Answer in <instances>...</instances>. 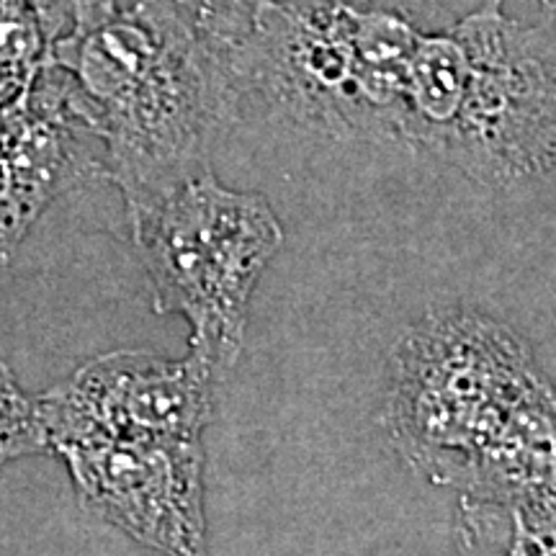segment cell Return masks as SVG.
<instances>
[{
	"label": "cell",
	"mask_w": 556,
	"mask_h": 556,
	"mask_svg": "<svg viewBox=\"0 0 556 556\" xmlns=\"http://www.w3.org/2000/svg\"><path fill=\"white\" fill-rule=\"evenodd\" d=\"M47 428L39 400L26 394L9 366L0 361V469L18 458L47 454Z\"/></svg>",
	"instance_id": "cell-9"
},
{
	"label": "cell",
	"mask_w": 556,
	"mask_h": 556,
	"mask_svg": "<svg viewBox=\"0 0 556 556\" xmlns=\"http://www.w3.org/2000/svg\"><path fill=\"white\" fill-rule=\"evenodd\" d=\"M402 144L492 189L556 168V37L482 0L417 47Z\"/></svg>",
	"instance_id": "cell-4"
},
{
	"label": "cell",
	"mask_w": 556,
	"mask_h": 556,
	"mask_svg": "<svg viewBox=\"0 0 556 556\" xmlns=\"http://www.w3.org/2000/svg\"><path fill=\"white\" fill-rule=\"evenodd\" d=\"M50 451L90 516L150 552H204V438L78 435Z\"/></svg>",
	"instance_id": "cell-6"
},
{
	"label": "cell",
	"mask_w": 556,
	"mask_h": 556,
	"mask_svg": "<svg viewBox=\"0 0 556 556\" xmlns=\"http://www.w3.org/2000/svg\"><path fill=\"white\" fill-rule=\"evenodd\" d=\"M539 3H541V9H544V13H546L548 24H552L554 29H556V0H539Z\"/></svg>",
	"instance_id": "cell-11"
},
{
	"label": "cell",
	"mask_w": 556,
	"mask_h": 556,
	"mask_svg": "<svg viewBox=\"0 0 556 556\" xmlns=\"http://www.w3.org/2000/svg\"><path fill=\"white\" fill-rule=\"evenodd\" d=\"M546 402L510 330L477 309H435L394 348L384 426L417 475L490 503L541 471Z\"/></svg>",
	"instance_id": "cell-2"
},
{
	"label": "cell",
	"mask_w": 556,
	"mask_h": 556,
	"mask_svg": "<svg viewBox=\"0 0 556 556\" xmlns=\"http://www.w3.org/2000/svg\"><path fill=\"white\" fill-rule=\"evenodd\" d=\"M93 144L101 148L67 75L50 60L29 101L0 114V266L54 199L106 178Z\"/></svg>",
	"instance_id": "cell-8"
},
{
	"label": "cell",
	"mask_w": 556,
	"mask_h": 556,
	"mask_svg": "<svg viewBox=\"0 0 556 556\" xmlns=\"http://www.w3.org/2000/svg\"><path fill=\"white\" fill-rule=\"evenodd\" d=\"M50 60L127 214L212 168L214 139L238 119L225 62L176 0H88L70 11Z\"/></svg>",
	"instance_id": "cell-1"
},
{
	"label": "cell",
	"mask_w": 556,
	"mask_h": 556,
	"mask_svg": "<svg viewBox=\"0 0 556 556\" xmlns=\"http://www.w3.org/2000/svg\"><path fill=\"white\" fill-rule=\"evenodd\" d=\"M451 18L438 0L263 3L225 52L238 116L328 139L400 142L417 45Z\"/></svg>",
	"instance_id": "cell-3"
},
{
	"label": "cell",
	"mask_w": 556,
	"mask_h": 556,
	"mask_svg": "<svg viewBox=\"0 0 556 556\" xmlns=\"http://www.w3.org/2000/svg\"><path fill=\"white\" fill-rule=\"evenodd\" d=\"M222 377L201 353L160 358L114 351L90 358L73 377L41 394L50 448L78 435L204 438Z\"/></svg>",
	"instance_id": "cell-7"
},
{
	"label": "cell",
	"mask_w": 556,
	"mask_h": 556,
	"mask_svg": "<svg viewBox=\"0 0 556 556\" xmlns=\"http://www.w3.org/2000/svg\"><path fill=\"white\" fill-rule=\"evenodd\" d=\"M54 3H58L60 9L65 11V16L70 18V11L78 9V5H83V3H88V0H54Z\"/></svg>",
	"instance_id": "cell-12"
},
{
	"label": "cell",
	"mask_w": 556,
	"mask_h": 556,
	"mask_svg": "<svg viewBox=\"0 0 556 556\" xmlns=\"http://www.w3.org/2000/svg\"><path fill=\"white\" fill-rule=\"evenodd\" d=\"M176 3L189 13L201 37L217 52H225L248 31L250 21L263 3H283V0H176Z\"/></svg>",
	"instance_id": "cell-10"
},
{
	"label": "cell",
	"mask_w": 556,
	"mask_h": 556,
	"mask_svg": "<svg viewBox=\"0 0 556 556\" xmlns=\"http://www.w3.org/2000/svg\"><path fill=\"white\" fill-rule=\"evenodd\" d=\"M157 315H180L191 351L225 377L245 343L248 309L283 229L261 193L232 191L199 173L127 214Z\"/></svg>",
	"instance_id": "cell-5"
}]
</instances>
